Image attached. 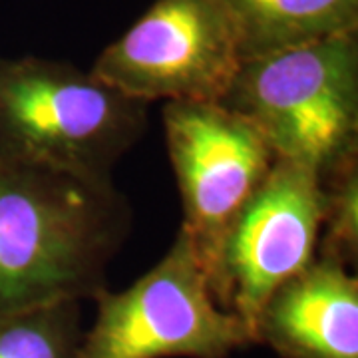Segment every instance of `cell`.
I'll return each instance as SVG.
<instances>
[{"label": "cell", "mask_w": 358, "mask_h": 358, "mask_svg": "<svg viewBox=\"0 0 358 358\" xmlns=\"http://www.w3.org/2000/svg\"><path fill=\"white\" fill-rule=\"evenodd\" d=\"M129 227L115 183L0 164V317L94 299Z\"/></svg>", "instance_id": "1"}, {"label": "cell", "mask_w": 358, "mask_h": 358, "mask_svg": "<svg viewBox=\"0 0 358 358\" xmlns=\"http://www.w3.org/2000/svg\"><path fill=\"white\" fill-rule=\"evenodd\" d=\"M148 108L72 62L0 56V164L114 183Z\"/></svg>", "instance_id": "2"}, {"label": "cell", "mask_w": 358, "mask_h": 358, "mask_svg": "<svg viewBox=\"0 0 358 358\" xmlns=\"http://www.w3.org/2000/svg\"><path fill=\"white\" fill-rule=\"evenodd\" d=\"M319 176L358 150V32L247 58L221 100Z\"/></svg>", "instance_id": "3"}, {"label": "cell", "mask_w": 358, "mask_h": 358, "mask_svg": "<svg viewBox=\"0 0 358 358\" xmlns=\"http://www.w3.org/2000/svg\"><path fill=\"white\" fill-rule=\"evenodd\" d=\"M78 358H229L255 345L217 303L192 239L179 229L162 261L124 291L102 289Z\"/></svg>", "instance_id": "4"}, {"label": "cell", "mask_w": 358, "mask_h": 358, "mask_svg": "<svg viewBox=\"0 0 358 358\" xmlns=\"http://www.w3.org/2000/svg\"><path fill=\"white\" fill-rule=\"evenodd\" d=\"M241 64V32L225 0H155L90 72L145 103L221 102Z\"/></svg>", "instance_id": "5"}, {"label": "cell", "mask_w": 358, "mask_h": 358, "mask_svg": "<svg viewBox=\"0 0 358 358\" xmlns=\"http://www.w3.org/2000/svg\"><path fill=\"white\" fill-rule=\"evenodd\" d=\"M162 117L183 205L179 229L192 239L213 285L231 223L277 155L249 120L221 102H167Z\"/></svg>", "instance_id": "6"}, {"label": "cell", "mask_w": 358, "mask_h": 358, "mask_svg": "<svg viewBox=\"0 0 358 358\" xmlns=\"http://www.w3.org/2000/svg\"><path fill=\"white\" fill-rule=\"evenodd\" d=\"M322 207L319 173L277 157L231 223L211 287L219 305L241 317L249 331L271 293L315 261Z\"/></svg>", "instance_id": "7"}, {"label": "cell", "mask_w": 358, "mask_h": 358, "mask_svg": "<svg viewBox=\"0 0 358 358\" xmlns=\"http://www.w3.org/2000/svg\"><path fill=\"white\" fill-rule=\"evenodd\" d=\"M251 334L281 358H358V277L315 257L271 293Z\"/></svg>", "instance_id": "8"}, {"label": "cell", "mask_w": 358, "mask_h": 358, "mask_svg": "<svg viewBox=\"0 0 358 358\" xmlns=\"http://www.w3.org/2000/svg\"><path fill=\"white\" fill-rule=\"evenodd\" d=\"M237 20L243 60L358 32V0H225Z\"/></svg>", "instance_id": "9"}, {"label": "cell", "mask_w": 358, "mask_h": 358, "mask_svg": "<svg viewBox=\"0 0 358 358\" xmlns=\"http://www.w3.org/2000/svg\"><path fill=\"white\" fill-rule=\"evenodd\" d=\"M82 303L60 301L0 317V358H78Z\"/></svg>", "instance_id": "10"}, {"label": "cell", "mask_w": 358, "mask_h": 358, "mask_svg": "<svg viewBox=\"0 0 358 358\" xmlns=\"http://www.w3.org/2000/svg\"><path fill=\"white\" fill-rule=\"evenodd\" d=\"M324 207L317 257L357 267L358 257V150L320 176Z\"/></svg>", "instance_id": "11"}]
</instances>
